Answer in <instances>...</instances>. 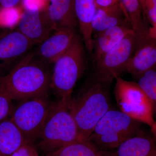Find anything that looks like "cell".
<instances>
[{"instance_id": "cell-1", "label": "cell", "mask_w": 156, "mask_h": 156, "mask_svg": "<svg viewBox=\"0 0 156 156\" xmlns=\"http://www.w3.org/2000/svg\"><path fill=\"white\" fill-rule=\"evenodd\" d=\"M114 78L93 68L76 95L69 103L79 139L86 141L99 120L110 109L111 87Z\"/></svg>"}, {"instance_id": "cell-2", "label": "cell", "mask_w": 156, "mask_h": 156, "mask_svg": "<svg viewBox=\"0 0 156 156\" xmlns=\"http://www.w3.org/2000/svg\"><path fill=\"white\" fill-rule=\"evenodd\" d=\"M50 65L36 56L34 48L5 75L0 85L13 100H22L47 95L50 88Z\"/></svg>"}, {"instance_id": "cell-3", "label": "cell", "mask_w": 156, "mask_h": 156, "mask_svg": "<svg viewBox=\"0 0 156 156\" xmlns=\"http://www.w3.org/2000/svg\"><path fill=\"white\" fill-rule=\"evenodd\" d=\"M144 130L140 122L111 108L96 124L87 141L100 152L111 150Z\"/></svg>"}, {"instance_id": "cell-4", "label": "cell", "mask_w": 156, "mask_h": 156, "mask_svg": "<svg viewBox=\"0 0 156 156\" xmlns=\"http://www.w3.org/2000/svg\"><path fill=\"white\" fill-rule=\"evenodd\" d=\"M71 98H60L53 102L41 129L38 136L40 145L50 152L80 141L77 127L69 108Z\"/></svg>"}, {"instance_id": "cell-5", "label": "cell", "mask_w": 156, "mask_h": 156, "mask_svg": "<svg viewBox=\"0 0 156 156\" xmlns=\"http://www.w3.org/2000/svg\"><path fill=\"white\" fill-rule=\"evenodd\" d=\"M84 48L77 35L69 49L53 64L50 88L59 99L72 97L74 88L83 73L87 63Z\"/></svg>"}, {"instance_id": "cell-6", "label": "cell", "mask_w": 156, "mask_h": 156, "mask_svg": "<svg viewBox=\"0 0 156 156\" xmlns=\"http://www.w3.org/2000/svg\"><path fill=\"white\" fill-rule=\"evenodd\" d=\"M116 80L114 93L120 111L139 122L147 125L156 136L155 110L150 100L135 82L126 81L120 76Z\"/></svg>"}, {"instance_id": "cell-7", "label": "cell", "mask_w": 156, "mask_h": 156, "mask_svg": "<svg viewBox=\"0 0 156 156\" xmlns=\"http://www.w3.org/2000/svg\"><path fill=\"white\" fill-rule=\"evenodd\" d=\"M13 108L10 119L30 144L38 138L53 102L47 95L22 100Z\"/></svg>"}, {"instance_id": "cell-8", "label": "cell", "mask_w": 156, "mask_h": 156, "mask_svg": "<svg viewBox=\"0 0 156 156\" xmlns=\"http://www.w3.org/2000/svg\"><path fill=\"white\" fill-rule=\"evenodd\" d=\"M134 34L125 37L102 58L94 63V68L115 79L123 73L133 56L136 48Z\"/></svg>"}, {"instance_id": "cell-9", "label": "cell", "mask_w": 156, "mask_h": 156, "mask_svg": "<svg viewBox=\"0 0 156 156\" xmlns=\"http://www.w3.org/2000/svg\"><path fill=\"white\" fill-rule=\"evenodd\" d=\"M36 45L15 30L0 32V72L10 69L19 62Z\"/></svg>"}, {"instance_id": "cell-10", "label": "cell", "mask_w": 156, "mask_h": 156, "mask_svg": "<svg viewBox=\"0 0 156 156\" xmlns=\"http://www.w3.org/2000/svg\"><path fill=\"white\" fill-rule=\"evenodd\" d=\"M17 29L36 45L55 30L44 10L34 4L27 6L19 19Z\"/></svg>"}, {"instance_id": "cell-11", "label": "cell", "mask_w": 156, "mask_h": 156, "mask_svg": "<svg viewBox=\"0 0 156 156\" xmlns=\"http://www.w3.org/2000/svg\"><path fill=\"white\" fill-rule=\"evenodd\" d=\"M77 34L75 29L57 30L37 45L34 49L36 56L46 64L50 65L71 46Z\"/></svg>"}, {"instance_id": "cell-12", "label": "cell", "mask_w": 156, "mask_h": 156, "mask_svg": "<svg viewBox=\"0 0 156 156\" xmlns=\"http://www.w3.org/2000/svg\"><path fill=\"white\" fill-rule=\"evenodd\" d=\"M155 137L144 130L116 148L100 153L102 156H156Z\"/></svg>"}, {"instance_id": "cell-13", "label": "cell", "mask_w": 156, "mask_h": 156, "mask_svg": "<svg viewBox=\"0 0 156 156\" xmlns=\"http://www.w3.org/2000/svg\"><path fill=\"white\" fill-rule=\"evenodd\" d=\"M156 64V36L136 40V48L126 72L134 76L155 66Z\"/></svg>"}, {"instance_id": "cell-14", "label": "cell", "mask_w": 156, "mask_h": 156, "mask_svg": "<svg viewBox=\"0 0 156 156\" xmlns=\"http://www.w3.org/2000/svg\"><path fill=\"white\" fill-rule=\"evenodd\" d=\"M44 11L55 30L62 28L75 29L78 23L74 0H49Z\"/></svg>"}, {"instance_id": "cell-15", "label": "cell", "mask_w": 156, "mask_h": 156, "mask_svg": "<svg viewBox=\"0 0 156 156\" xmlns=\"http://www.w3.org/2000/svg\"><path fill=\"white\" fill-rule=\"evenodd\" d=\"M134 34L130 25L117 26L98 33L93 40V58L94 63L114 48L125 37Z\"/></svg>"}, {"instance_id": "cell-16", "label": "cell", "mask_w": 156, "mask_h": 156, "mask_svg": "<svg viewBox=\"0 0 156 156\" xmlns=\"http://www.w3.org/2000/svg\"><path fill=\"white\" fill-rule=\"evenodd\" d=\"M75 12L84 46L93 58L92 20L96 10L94 0H74Z\"/></svg>"}, {"instance_id": "cell-17", "label": "cell", "mask_w": 156, "mask_h": 156, "mask_svg": "<svg viewBox=\"0 0 156 156\" xmlns=\"http://www.w3.org/2000/svg\"><path fill=\"white\" fill-rule=\"evenodd\" d=\"M92 20L93 32L99 33L117 26L130 25L128 16L121 3L107 7L96 6Z\"/></svg>"}, {"instance_id": "cell-18", "label": "cell", "mask_w": 156, "mask_h": 156, "mask_svg": "<svg viewBox=\"0 0 156 156\" xmlns=\"http://www.w3.org/2000/svg\"><path fill=\"white\" fill-rule=\"evenodd\" d=\"M27 143H30L10 118L0 123V156H12Z\"/></svg>"}, {"instance_id": "cell-19", "label": "cell", "mask_w": 156, "mask_h": 156, "mask_svg": "<svg viewBox=\"0 0 156 156\" xmlns=\"http://www.w3.org/2000/svg\"><path fill=\"white\" fill-rule=\"evenodd\" d=\"M125 9L131 28L134 31L136 40L147 37L151 35V27L147 23L138 0H120Z\"/></svg>"}, {"instance_id": "cell-20", "label": "cell", "mask_w": 156, "mask_h": 156, "mask_svg": "<svg viewBox=\"0 0 156 156\" xmlns=\"http://www.w3.org/2000/svg\"><path fill=\"white\" fill-rule=\"evenodd\" d=\"M47 156H101L88 141H77L50 153Z\"/></svg>"}, {"instance_id": "cell-21", "label": "cell", "mask_w": 156, "mask_h": 156, "mask_svg": "<svg viewBox=\"0 0 156 156\" xmlns=\"http://www.w3.org/2000/svg\"><path fill=\"white\" fill-rule=\"evenodd\" d=\"M133 76L137 81V82L135 83L148 98L156 110V66Z\"/></svg>"}, {"instance_id": "cell-22", "label": "cell", "mask_w": 156, "mask_h": 156, "mask_svg": "<svg viewBox=\"0 0 156 156\" xmlns=\"http://www.w3.org/2000/svg\"><path fill=\"white\" fill-rule=\"evenodd\" d=\"M13 100L11 95L0 85V123L11 117L14 108Z\"/></svg>"}, {"instance_id": "cell-23", "label": "cell", "mask_w": 156, "mask_h": 156, "mask_svg": "<svg viewBox=\"0 0 156 156\" xmlns=\"http://www.w3.org/2000/svg\"><path fill=\"white\" fill-rule=\"evenodd\" d=\"M143 13L151 28L156 31V0H145Z\"/></svg>"}, {"instance_id": "cell-24", "label": "cell", "mask_w": 156, "mask_h": 156, "mask_svg": "<svg viewBox=\"0 0 156 156\" xmlns=\"http://www.w3.org/2000/svg\"><path fill=\"white\" fill-rule=\"evenodd\" d=\"M12 156H40L36 149L31 144L27 143L21 147L13 154Z\"/></svg>"}, {"instance_id": "cell-25", "label": "cell", "mask_w": 156, "mask_h": 156, "mask_svg": "<svg viewBox=\"0 0 156 156\" xmlns=\"http://www.w3.org/2000/svg\"><path fill=\"white\" fill-rule=\"evenodd\" d=\"M21 0H0V10L2 9H14Z\"/></svg>"}, {"instance_id": "cell-26", "label": "cell", "mask_w": 156, "mask_h": 156, "mask_svg": "<svg viewBox=\"0 0 156 156\" xmlns=\"http://www.w3.org/2000/svg\"><path fill=\"white\" fill-rule=\"evenodd\" d=\"M96 6L107 7L112 5L116 3H121L118 0H94Z\"/></svg>"}, {"instance_id": "cell-27", "label": "cell", "mask_w": 156, "mask_h": 156, "mask_svg": "<svg viewBox=\"0 0 156 156\" xmlns=\"http://www.w3.org/2000/svg\"><path fill=\"white\" fill-rule=\"evenodd\" d=\"M144 1L145 0H138L140 6H141V9H142L143 12L144 5Z\"/></svg>"}, {"instance_id": "cell-28", "label": "cell", "mask_w": 156, "mask_h": 156, "mask_svg": "<svg viewBox=\"0 0 156 156\" xmlns=\"http://www.w3.org/2000/svg\"><path fill=\"white\" fill-rule=\"evenodd\" d=\"M118 1H119V2H120V0H118Z\"/></svg>"}, {"instance_id": "cell-29", "label": "cell", "mask_w": 156, "mask_h": 156, "mask_svg": "<svg viewBox=\"0 0 156 156\" xmlns=\"http://www.w3.org/2000/svg\"></svg>"}]
</instances>
